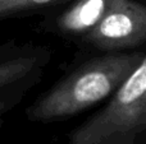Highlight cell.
<instances>
[{
    "label": "cell",
    "mask_w": 146,
    "mask_h": 144,
    "mask_svg": "<svg viewBox=\"0 0 146 144\" xmlns=\"http://www.w3.org/2000/svg\"><path fill=\"white\" fill-rule=\"evenodd\" d=\"M144 58V52H119L87 61L28 107L27 117L48 122L78 115L111 96Z\"/></svg>",
    "instance_id": "1"
},
{
    "label": "cell",
    "mask_w": 146,
    "mask_h": 144,
    "mask_svg": "<svg viewBox=\"0 0 146 144\" xmlns=\"http://www.w3.org/2000/svg\"><path fill=\"white\" fill-rule=\"evenodd\" d=\"M105 107L69 135L68 144H145L146 56Z\"/></svg>",
    "instance_id": "2"
},
{
    "label": "cell",
    "mask_w": 146,
    "mask_h": 144,
    "mask_svg": "<svg viewBox=\"0 0 146 144\" xmlns=\"http://www.w3.org/2000/svg\"><path fill=\"white\" fill-rule=\"evenodd\" d=\"M83 40L104 51L140 46L146 40V8L136 0H123L114 7Z\"/></svg>",
    "instance_id": "3"
},
{
    "label": "cell",
    "mask_w": 146,
    "mask_h": 144,
    "mask_svg": "<svg viewBox=\"0 0 146 144\" xmlns=\"http://www.w3.org/2000/svg\"><path fill=\"white\" fill-rule=\"evenodd\" d=\"M123 0H78L59 15L56 24L64 35L85 36Z\"/></svg>",
    "instance_id": "4"
},
{
    "label": "cell",
    "mask_w": 146,
    "mask_h": 144,
    "mask_svg": "<svg viewBox=\"0 0 146 144\" xmlns=\"http://www.w3.org/2000/svg\"><path fill=\"white\" fill-rule=\"evenodd\" d=\"M33 65L35 59L32 58H18L0 63V88L23 78L32 70Z\"/></svg>",
    "instance_id": "5"
},
{
    "label": "cell",
    "mask_w": 146,
    "mask_h": 144,
    "mask_svg": "<svg viewBox=\"0 0 146 144\" xmlns=\"http://www.w3.org/2000/svg\"><path fill=\"white\" fill-rule=\"evenodd\" d=\"M67 0H0V18L58 5Z\"/></svg>",
    "instance_id": "6"
},
{
    "label": "cell",
    "mask_w": 146,
    "mask_h": 144,
    "mask_svg": "<svg viewBox=\"0 0 146 144\" xmlns=\"http://www.w3.org/2000/svg\"><path fill=\"white\" fill-rule=\"evenodd\" d=\"M4 109H5V107H4V102L0 99V116H1L3 112H4Z\"/></svg>",
    "instance_id": "7"
}]
</instances>
